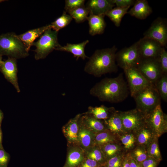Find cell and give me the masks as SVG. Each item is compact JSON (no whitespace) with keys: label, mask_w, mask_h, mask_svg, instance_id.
<instances>
[{"label":"cell","mask_w":167,"mask_h":167,"mask_svg":"<svg viewBox=\"0 0 167 167\" xmlns=\"http://www.w3.org/2000/svg\"><path fill=\"white\" fill-rule=\"evenodd\" d=\"M158 138L155 137L147 148L148 156L151 157L159 162L162 160L158 144Z\"/></svg>","instance_id":"32"},{"label":"cell","mask_w":167,"mask_h":167,"mask_svg":"<svg viewBox=\"0 0 167 167\" xmlns=\"http://www.w3.org/2000/svg\"><path fill=\"white\" fill-rule=\"evenodd\" d=\"M87 156L101 164L103 166L107 160L100 147L96 145L92 147L88 152Z\"/></svg>","instance_id":"35"},{"label":"cell","mask_w":167,"mask_h":167,"mask_svg":"<svg viewBox=\"0 0 167 167\" xmlns=\"http://www.w3.org/2000/svg\"><path fill=\"white\" fill-rule=\"evenodd\" d=\"M2 133L1 129V126H0V145L2 144Z\"/></svg>","instance_id":"46"},{"label":"cell","mask_w":167,"mask_h":167,"mask_svg":"<svg viewBox=\"0 0 167 167\" xmlns=\"http://www.w3.org/2000/svg\"><path fill=\"white\" fill-rule=\"evenodd\" d=\"M3 113L2 111L0 109V126H1V123L3 118Z\"/></svg>","instance_id":"45"},{"label":"cell","mask_w":167,"mask_h":167,"mask_svg":"<svg viewBox=\"0 0 167 167\" xmlns=\"http://www.w3.org/2000/svg\"><path fill=\"white\" fill-rule=\"evenodd\" d=\"M130 6L125 7H116L109 11L105 15L108 17L117 27L120 25L122 17L127 13Z\"/></svg>","instance_id":"29"},{"label":"cell","mask_w":167,"mask_h":167,"mask_svg":"<svg viewBox=\"0 0 167 167\" xmlns=\"http://www.w3.org/2000/svg\"><path fill=\"white\" fill-rule=\"evenodd\" d=\"M72 20L71 17L69 14H66L65 11H64L60 17L50 24V28L53 30L58 32L60 29L68 25Z\"/></svg>","instance_id":"30"},{"label":"cell","mask_w":167,"mask_h":167,"mask_svg":"<svg viewBox=\"0 0 167 167\" xmlns=\"http://www.w3.org/2000/svg\"><path fill=\"white\" fill-rule=\"evenodd\" d=\"M58 32L50 28L47 29L39 39L33 43L32 45L36 47L35 58L36 60L44 59L60 45L58 40Z\"/></svg>","instance_id":"5"},{"label":"cell","mask_w":167,"mask_h":167,"mask_svg":"<svg viewBox=\"0 0 167 167\" xmlns=\"http://www.w3.org/2000/svg\"><path fill=\"white\" fill-rule=\"evenodd\" d=\"M77 23H81L87 20L89 11L88 9L84 6L71 10L67 12Z\"/></svg>","instance_id":"33"},{"label":"cell","mask_w":167,"mask_h":167,"mask_svg":"<svg viewBox=\"0 0 167 167\" xmlns=\"http://www.w3.org/2000/svg\"><path fill=\"white\" fill-rule=\"evenodd\" d=\"M158 57L142 59L136 67L142 75L154 85L163 75Z\"/></svg>","instance_id":"9"},{"label":"cell","mask_w":167,"mask_h":167,"mask_svg":"<svg viewBox=\"0 0 167 167\" xmlns=\"http://www.w3.org/2000/svg\"><path fill=\"white\" fill-rule=\"evenodd\" d=\"M106 129L112 133L117 135L125 132L124 129L119 111H115L107 119L104 120Z\"/></svg>","instance_id":"20"},{"label":"cell","mask_w":167,"mask_h":167,"mask_svg":"<svg viewBox=\"0 0 167 167\" xmlns=\"http://www.w3.org/2000/svg\"><path fill=\"white\" fill-rule=\"evenodd\" d=\"M160 65L163 74L167 73V52L163 47L158 57Z\"/></svg>","instance_id":"38"},{"label":"cell","mask_w":167,"mask_h":167,"mask_svg":"<svg viewBox=\"0 0 167 167\" xmlns=\"http://www.w3.org/2000/svg\"><path fill=\"white\" fill-rule=\"evenodd\" d=\"M129 153L131 158L139 163H141L148 157L147 148L140 145H137Z\"/></svg>","instance_id":"31"},{"label":"cell","mask_w":167,"mask_h":167,"mask_svg":"<svg viewBox=\"0 0 167 167\" xmlns=\"http://www.w3.org/2000/svg\"><path fill=\"white\" fill-rule=\"evenodd\" d=\"M133 133L135 137L136 145L146 148L156 137L146 123Z\"/></svg>","instance_id":"18"},{"label":"cell","mask_w":167,"mask_h":167,"mask_svg":"<svg viewBox=\"0 0 167 167\" xmlns=\"http://www.w3.org/2000/svg\"><path fill=\"white\" fill-rule=\"evenodd\" d=\"M0 70L5 79L13 86L18 92H19L16 59L8 57L6 60L2 61L0 64Z\"/></svg>","instance_id":"13"},{"label":"cell","mask_w":167,"mask_h":167,"mask_svg":"<svg viewBox=\"0 0 167 167\" xmlns=\"http://www.w3.org/2000/svg\"><path fill=\"white\" fill-rule=\"evenodd\" d=\"M124 71L130 92L133 97L140 91L153 85L142 75L136 67H130Z\"/></svg>","instance_id":"10"},{"label":"cell","mask_w":167,"mask_h":167,"mask_svg":"<svg viewBox=\"0 0 167 167\" xmlns=\"http://www.w3.org/2000/svg\"><path fill=\"white\" fill-rule=\"evenodd\" d=\"M119 113L125 132L134 133L146 123L145 116L136 108Z\"/></svg>","instance_id":"7"},{"label":"cell","mask_w":167,"mask_h":167,"mask_svg":"<svg viewBox=\"0 0 167 167\" xmlns=\"http://www.w3.org/2000/svg\"><path fill=\"white\" fill-rule=\"evenodd\" d=\"M103 165L92 159L87 157L84 159L78 167H100Z\"/></svg>","instance_id":"40"},{"label":"cell","mask_w":167,"mask_h":167,"mask_svg":"<svg viewBox=\"0 0 167 167\" xmlns=\"http://www.w3.org/2000/svg\"><path fill=\"white\" fill-rule=\"evenodd\" d=\"M146 123L155 136L159 137L167 131V116L162 109L161 104L146 117Z\"/></svg>","instance_id":"8"},{"label":"cell","mask_w":167,"mask_h":167,"mask_svg":"<svg viewBox=\"0 0 167 167\" xmlns=\"http://www.w3.org/2000/svg\"><path fill=\"white\" fill-rule=\"evenodd\" d=\"M161 99L167 101V74H163L155 84Z\"/></svg>","instance_id":"34"},{"label":"cell","mask_w":167,"mask_h":167,"mask_svg":"<svg viewBox=\"0 0 167 167\" xmlns=\"http://www.w3.org/2000/svg\"><path fill=\"white\" fill-rule=\"evenodd\" d=\"M130 167H142V166L140 163L136 162L130 156Z\"/></svg>","instance_id":"44"},{"label":"cell","mask_w":167,"mask_h":167,"mask_svg":"<svg viewBox=\"0 0 167 167\" xmlns=\"http://www.w3.org/2000/svg\"><path fill=\"white\" fill-rule=\"evenodd\" d=\"M0 55L16 59L25 58L29 53L18 35L10 32L0 35Z\"/></svg>","instance_id":"3"},{"label":"cell","mask_w":167,"mask_h":167,"mask_svg":"<svg viewBox=\"0 0 167 167\" xmlns=\"http://www.w3.org/2000/svg\"><path fill=\"white\" fill-rule=\"evenodd\" d=\"M117 136L126 153L129 152L137 145L135 137L133 133L124 132Z\"/></svg>","instance_id":"23"},{"label":"cell","mask_w":167,"mask_h":167,"mask_svg":"<svg viewBox=\"0 0 167 167\" xmlns=\"http://www.w3.org/2000/svg\"><path fill=\"white\" fill-rule=\"evenodd\" d=\"M159 162L154 158L148 156L140 164L142 167H157Z\"/></svg>","instance_id":"42"},{"label":"cell","mask_w":167,"mask_h":167,"mask_svg":"<svg viewBox=\"0 0 167 167\" xmlns=\"http://www.w3.org/2000/svg\"><path fill=\"white\" fill-rule=\"evenodd\" d=\"M141 59L138 41L117 52L116 54L117 65L123 70L131 67H136Z\"/></svg>","instance_id":"6"},{"label":"cell","mask_w":167,"mask_h":167,"mask_svg":"<svg viewBox=\"0 0 167 167\" xmlns=\"http://www.w3.org/2000/svg\"><path fill=\"white\" fill-rule=\"evenodd\" d=\"M130 156L129 152L124 155L120 167H130Z\"/></svg>","instance_id":"43"},{"label":"cell","mask_w":167,"mask_h":167,"mask_svg":"<svg viewBox=\"0 0 167 167\" xmlns=\"http://www.w3.org/2000/svg\"><path fill=\"white\" fill-rule=\"evenodd\" d=\"M95 144L98 146L113 142H119L117 135L106 129L96 133L95 138Z\"/></svg>","instance_id":"28"},{"label":"cell","mask_w":167,"mask_h":167,"mask_svg":"<svg viewBox=\"0 0 167 167\" xmlns=\"http://www.w3.org/2000/svg\"><path fill=\"white\" fill-rule=\"evenodd\" d=\"M115 6L118 7H125L134 5L135 1L133 0H111Z\"/></svg>","instance_id":"41"},{"label":"cell","mask_w":167,"mask_h":167,"mask_svg":"<svg viewBox=\"0 0 167 167\" xmlns=\"http://www.w3.org/2000/svg\"><path fill=\"white\" fill-rule=\"evenodd\" d=\"M80 114L71 119L64 127V132L68 140L71 142L78 141V123Z\"/></svg>","instance_id":"21"},{"label":"cell","mask_w":167,"mask_h":167,"mask_svg":"<svg viewBox=\"0 0 167 167\" xmlns=\"http://www.w3.org/2000/svg\"><path fill=\"white\" fill-rule=\"evenodd\" d=\"M152 12V9L147 0H137L135 1L133 7L127 14L138 19H144Z\"/></svg>","instance_id":"15"},{"label":"cell","mask_w":167,"mask_h":167,"mask_svg":"<svg viewBox=\"0 0 167 167\" xmlns=\"http://www.w3.org/2000/svg\"><path fill=\"white\" fill-rule=\"evenodd\" d=\"M84 159V154L81 150L73 148L68 153L64 167H78Z\"/></svg>","instance_id":"27"},{"label":"cell","mask_w":167,"mask_h":167,"mask_svg":"<svg viewBox=\"0 0 167 167\" xmlns=\"http://www.w3.org/2000/svg\"><path fill=\"white\" fill-rule=\"evenodd\" d=\"M105 16L89 14L87 20L89 26V32L92 36L102 34L106 27Z\"/></svg>","instance_id":"19"},{"label":"cell","mask_w":167,"mask_h":167,"mask_svg":"<svg viewBox=\"0 0 167 167\" xmlns=\"http://www.w3.org/2000/svg\"><path fill=\"white\" fill-rule=\"evenodd\" d=\"M87 114L79 118V120L86 125L96 133L101 132L106 129L103 122L87 113Z\"/></svg>","instance_id":"24"},{"label":"cell","mask_w":167,"mask_h":167,"mask_svg":"<svg viewBox=\"0 0 167 167\" xmlns=\"http://www.w3.org/2000/svg\"><path fill=\"white\" fill-rule=\"evenodd\" d=\"M137 41L141 59L158 58L163 47L158 41L149 38L143 37Z\"/></svg>","instance_id":"12"},{"label":"cell","mask_w":167,"mask_h":167,"mask_svg":"<svg viewBox=\"0 0 167 167\" xmlns=\"http://www.w3.org/2000/svg\"><path fill=\"white\" fill-rule=\"evenodd\" d=\"M2 0H0V2H2Z\"/></svg>","instance_id":"48"},{"label":"cell","mask_w":167,"mask_h":167,"mask_svg":"<svg viewBox=\"0 0 167 167\" xmlns=\"http://www.w3.org/2000/svg\"><path fill=\"white\" fill-rule=\"evenodd\" d=\"M81 128L79 131L78 135V141L81 145L85 148L96 145L95 142L96 134L84 127Z\"/></svg>","instance_id":"25"},{"label":"cell","mask_w":167,"mask_h":167,"mask_svg":"<svg viewBox=\"0 0 167 167\" xmlns=\"http://www.w3.org/2000/svg\"><path fill=\"white\" fill-rule=\"evenodd\" d=\"M90 94L102 101L111 103L122 102L128 96L130 91L122 73L114 78H105L90 89Z\"/></svg>","instance_id":"1"},{"label":"cell","mask_w":167,"mask_h":167,"mask_svg":"<svg viewBox=\"0 0 167 167\" xmlns=\"http://www.w3.org/2000/svg\"><path fill=\"white\" fill-rule=\"evenodd\" d=\"M84 0H66L65 1L64 9L65 11L68 12L79 7L84 6Z\"/></svg>","instance_id":"37"},{"label":"cell","mask_w":167,"mask_h":167,"mask_svg":"<svg viewBox=\"0 0 167 167\" xmlns=\"http://www.w3.org/2000/svg\"><path fill=\"white\" fill-rule=\"evenodd\" d=\"M115 110L114 107H108L102 105L89 107L87 113L96 119L105 120L108 119Z\"/></svg>","instance_id":"22"},{"label":"cell","mask_w":167,"mask_h":167,"mask_svg":"<svg viewBox=\"0 0 167 167\" xmlns=\"http://www.w3.org/2000/svg\"><path fill=\"white\" fill-rule=\"evenodd\" d=\"M117 50L115 45L111 48L96 50L89 58L84 67V71L96 77L116 72L118 66L115 56Z\"/></svg>","instance_id":"2"},{"label":"cell","mask_w":167,"mask_h":167,"mask_svg":"<svg viewBox=\"0 0 167 167\" xmlns=\"http://www.w3.org/2000/svg\"><path fill=\"white\" fill-rule=\"evenodd\" d=\"M133 97L136 108L146 117L158 105L161 104V98L154 85L143 89Z\"/></svg>","instance_id":"4"},{"label":"cell","mask_w":167,"mask_h":167,"mask_svg":"<svg viewBox=\"0 0 167 167\" xmlns=\"http://www.w3.org/2000/svg\"><path fill=\"white\" fill-rule=\"evenodd\" d=\"M89 42L88 40H86L77 44L67 43L64 46L60 45L55 50L70 52L73 55L74 57L76 58L77 60L80 58L84 60L89 58L85 54L84 52L85 47Z\"/></svg>","instance_id":"17"},{"label":"cell","mask_w":167,"mask_h":167,"mask_svg":"<svg viewBox=\"0 0 167 167\" xmlns=\"http://www.w3.org/2000/svg\"><path fill=\"white\" fill-rule=\"evenodd\" d=\"M115 6L111 0H90L85 6L89 10V14L105 16V14Z\"/></svg>","instance_id":"14"},{"label":"cell","mask_w":167,"mask_h":167,"mask_svg":"<svg viewBox=\"0 0 167 167\" xmlns=\"http://www.w3.org/2000/svg\"><path fill=\"white\" fill-rule=\"evenodd\" d=\"M10 156L3 148L2 144L0 145V167H7Z\"/></svg>","instance_id":"39"},{"label":"cell","mask_w":167,"mask_h":167,"mask_svg":"<svg viewBox=\"0 0 167 167\" xmlns=\"http://www.w3.org/2000/svg\"><path fill=\"white\" fill-rule=\"evenodd\" d=\"M50 28V24L26 32L18 36L29 52L35 40L42 35L48 29Z\"/></svg>","instance_id":"16"},{"label":"cell","mask_w":167,"mask_h":167,"mask_svg":"<svg viewBox=\"0 0 167 167\" xmlns=\"http://www.w3.org/2000/svg\"><path fill=\"white\" fill-rule=\"evenodd\" d=\"M144 37L154 40L166 48L167 44V23L166 20L159 17L152 23L143 34Z\"/></svg>","instance_id":"11"},{"label":"cell","mask_w":167,"mask_h":167,"mask_svg":"<svg viewBox=\"0 0 167 167\" xmlns=\"http://www.w3.org/2000/svg\"><path fill=\"white\" fill-rule=\"evenodd\" d=\"M122 153L108 159L103 165L104 167H120L124 155Z\"/></svg>","instance_id":"36"},{"label":"cell","mask_w":167,"mask_h":167,"mask_svg":"<svg viewBox=\"0 0 167 167\" xmlns=\"http://www.w3.org/2000/svg\"><path fill=\"white\" fill-rule=\"evenodd\" d=\"M2 56L0 55V64L2 62Z\"/></svg>","instance_id":"47"},{"label":"cell","mask_w":167,"mask_h":167,"mask_svg":"<svg viewBox=\"0 0 167 167\" xmlns=\"http://www.w3.org/2000/svg\"><path fill=\"white\" fill-rule=\"evenodd\" d=\"M106 159L122 153H126L119 142L107 143L99 146Z\"/></svg>","instance_id":"26"},{"label":"cell","mask_w":167,"mask_h":167,"mask_svg":"<svg viewBox=\"0 0 167 167\" xmlns=\"http://www.w3.org/2000/svg\"><path fill=\"white\" fill-rule=\"evenodd\" d=\"M104 167L103 166H101V167Z\"/></svg>","instance_id":"49"}]
</instances>
